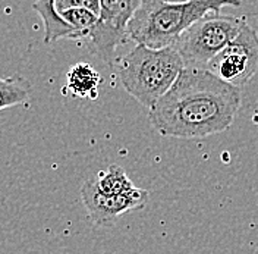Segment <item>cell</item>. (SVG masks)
<instances>
[{
    "instance_id": "1",
    "label": "cell",
    "mask_w": 258,
    "mask_h": 254,
    "mask_svg": "<svg viewBox=\"0 0 258 254\" xmlns=\"http://www.w3.org/2000/svg\"><path fill=\"white\" fill-rule=\"evenodd\" d=\"M242 91L209 69L183 66L172 87L148 109L161 137L198 140L230 127L241 109Z\"/></svg>"
},
{
    "instance_id": "2",
    "label": "cell",
    "mask_w": 258,
    "mask_h": 254,
    "mask_svg": "<svg viewBox=\"0 0 258 254\" xmlns=\"http://www.w3.org/2000/svg\"><path fill=\"white\" fill-rule=\"evenodd\" d=\"M241 5L242 0H141L126 28L128 40L153 48L166 47L198 19Z\"/></svg>"
},
{
    "instance_id": "3",
    "label": "cell",
    "mask_w": 258,
    "mask_h": 254,
    "mask_svg": "<svg viewBox=\"0 0 258 254\" xmlns=\"http://www.w3.org/2000/svg\"><path fill=\"white\" fill-rule=\"evenodd\" d=\"M114 64L123 90L147 109L172 87L185 66L172 44L161 48L135 44Z\"/></svg>"
},
{
    "instance_id": "4",
    "label": "cell",
    "mask_w": 258,
    "mask_h": 254,
    "mask_svg": "<svg viewBox=\"0 0 258 254\" xmlns=\"http://www.w3.org/2000/svg\"><path fill=\"white\" fill-rule=\"evenodd\" d=\"M245 24L246 18L243 16L211 14L188 27L172 46L182 58L185 66L206 68V65L236 37Z\"/></svg>"
},
{
    "instance_id": "5",
    "label": "cell",
    "mask_w": 258,
    "mask_h": 254,
    "mask_svg": "<svg viewBox=\"0 0 258 254\" xmlns=\"http://www.w3.org/2000/svg\"><path fill=\"white\" fill-rule=\"evenodd\" d=\"M140 3L141 0H100L96 25L84 41L104 64L113 66L117 47L129 41L126 28Z\"/></svg>"
},
{
    "instance_id": "6",
    "label": "cell",
    "mask_w": 258,
    "mask_h": 254,
    "mask_svg": "<svg viewBox=\"0 0 258 254\" xmlns=\"http://www.w3.org/2000/svg\"><path fill=\"white\" fill-rule=\"evenodd\" d=\"M213 75L242 88L258 74V32L246 22L209 64Z\"/></svg>"
},
{
    "instance_id": "7",
    "label": "cell",
    "mask_w": 258,
    "mask_h": 254,
    "mask_svg": "<svg viewBox=\"0 0 258 254\" xmlns=\"http://www.w3.org/2000/svg\"><path fill=\"white\" fill-rule=\"evenodd\" d=\"M81 198L93 225L106 228L112 226L123 215L141 210L147 206L150 192L135 187L132 191L117 195L104 194L97 188L93 178L87 179L81 187Z\"/></svg>"
},
{
    "instance_id": "8",
    "label": "cell",
    "mask_w": 258,
    "mask_h": 254,
    "mask_svg": "<svg viewBox=\"0 0 258 254\" xmlns=\"http://www.w3.org/2000/svg\"><path fill=\"white\" fill-rule=\"evenodd\" d=\"M101 82L103 77L93 65L80 62L69 68L66 74V85L62 88V94L72 95L74 98L96 100Z\"/></svg>"
},
{
    "instance_id": "9",
    "label": "cell",
    "mask_w": 258,
    "mask_h": 254,
    "mask_svg": "<svg viewBox=\"0 0 258 254\" xmlns=\"http://www.w3.org/2000/svg\"><path fill=\"white\" fill-rule=\"evenodd\" d=\"M32 9L41 18L44 25V43H56L59 40H71L74 30L64 22L54 9V0H35Z\"/></svg>"
},
{
    "instance_id": "10",
    "label": "cell",
    "mask_w": 258,
    "mask_h": 254,
    "mask_svg": "<svg viewBox=\"0 0 258 254\" xmlns=\"http://www.w3.org/2000/svg\"><path fill=\"white\" fill-rule=\"evenodd\" d=\"M31 100V85L22 77H0V111L25 106Z\"/></svg>"
},
{
    "instance_id": "11",
    "label": "cell",
    "mask_w": 258,
    "mask_h": 254,
    "mask_svg": "<svg viewBox=\"0 0 258 254\" xmlns=\"http://www.w3.org/2000/svg\"><path fill=\"white\" fill-rule=\"evenodd\" d=\"M93 181H94L98 190L104 194H109V195L125 194V192H129L137 187L126 175L125 169L116 163L110 165L104 171L97 172L96 176L93 178Z\"/></svg>"
},
{
    "instance_id": "12",
    "label": "cell",
    "mask_w": 258,
    "mask_h": 254,
    "mask_svg": "<svg viewBox=\"0 0 258 254\" xmlns=\"http://www.w3.org/2000/svg\"><path fill=\"white\" fill-rule=\"evenodd\" d=\"M60 18L74 30L71 40H85L88 32L96 25L98 16L85 8H71L59 12Z\"/></svg>"
},
{
    "instance_id": "13",
    "label": "cell",
    "mask_w": 258,
    "mask_h": 254,
    "mask_svg": "<svg viewBox=\"0 0 258 254\" xmlns=\"http://www.w3.org/2000/svg\"><path fill=\"white\" fill-rule=\"evenodd\" d=\"M98 6L100 0H54V9L57 14L71 8H85L98 16Z\"/></svg>"
}]
</instances>
